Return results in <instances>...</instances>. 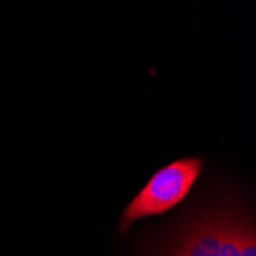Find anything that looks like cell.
Segmentation results:
<instances>
[{"label": "cell", "mask_w": 256, "mask_h": 256, "mask_svg": "<svg viewBox=\"0 0 256 256\" xmlns=\"http://www.w3.org/2000/svg\"><path fill=\"white\" fill-rule=\"evenodd\" d=\"M202 170V158L184 156L156 170L122 214L118 228L123 234L135 221L166 214L189 194Z\"/></svg>", "instance_id": "1"}, {"label": "cell", "mask_w": 256, "mask_h": 256, "mask_svg": "<svg viewBox=\"0 0 256 256\" xmlns=\"http://www.w3.org/2000/svg\"><path fill=\"white\" fill-rule=\"evenodd\" d=\"M244 224L246 220L234 214H207L186 226L164 256H240Z\"/></svg>", "instance_id": "2"}, {"label": "cell", "mask_w": 256, "mask_h": 256, "mask_svg": "<svg viewBox=\"0 0 256 256\" xmlns=\"http://www.w3.org/2000/svg\"><path fill=\"white\" fill-rule=\"evenodd\" d=\"M240 256H256V240H254V228L252 224L246 221L241 238H240Z\"/></svg>", "instance_id": "3"}]
</instances>
